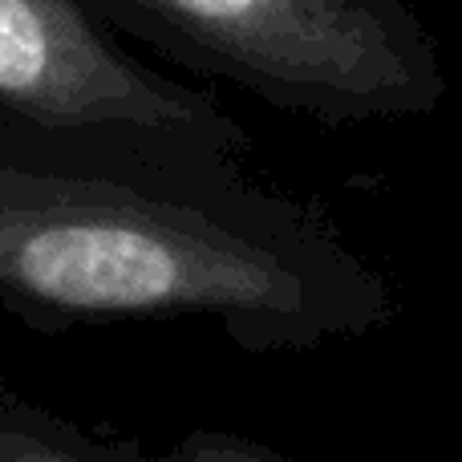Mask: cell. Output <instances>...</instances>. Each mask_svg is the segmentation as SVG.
Masks as SVG:
<instances>
[{
    "label": "cell",
    "mask_w": 462,
    "mask_h": 462,
    "mask_svg": "<svg viewBox=\"0 0 462 462\" xmlns=\"http://www.w3.org/2000/svg\"><path fill=\"white\" fill-rule=\"evenodd\" d=\"M130 462H296V458L280 455V450L263 447V442L203 426V430H191L187 439H179L167 455H143V450L134 447Z\"/></svg>",
    "instance_id": "cell-5"
},
{
    "label": "cell",
    "mask_w": 462,
    "mask_h": 462,
    "mask_svg": "<svg viewBox=\"0 0 462 462\" xmlns=\"http://www.w3.org/2000/svg\"><path fill=\"white\" fill-rule=\"evenodd\" d=\"M110 29L317 122L426 110L442 78L393 0H81Z\"/></svg>",
    "instance_id": "cell-3"
},
{
    "label": "cell",
    "mask_w": 462,
    "mask_h": 462,
    "mask_svg": "<svg viewBox=\"0 0 462 462\" xmlns=\"http://www.w3.org/2000/svg\"><path fill=\"white\" fill-rule=\"evenodd\" d=\"M130 442H106L73 418L0 390V462H130Z\"/></svg>",
    "instance_id": "cell-4"
},
{
    "label": "cell",
    "mask_w": 462,
    "mask_h": 462,
    "mask_svg": "<svg viewBox=\"0 0 462 462\" xmlns=\"http://www.w3.org/2000/svg\"><path fill=\"white\" fill-rule=\"evenodd\" d=\"M0 151L236 175L252 134L211 89L138 61L81 0H0Z\"/></svg>",
    "instance_id": "cell-2"
},
{
    "label": "cell",
    "mask_w": 462,
    "mask_h": 462,
    "mask_svg": "<svg viewBox=\"0 0 462 462\" xmlns=\"http://www.w3.org/2000/svg\"><path fill=\"white\" fill-rule=\"evenodd\" d=\"M0 309L37 333L179 320L284 353L365 328L377 288L312 211L244 171L0 151Z\"/></svg>",
    "instance_id": "cell-1"
}]
</instances>
